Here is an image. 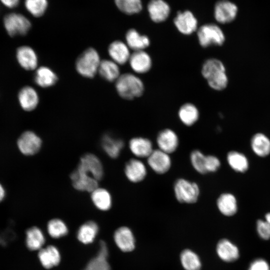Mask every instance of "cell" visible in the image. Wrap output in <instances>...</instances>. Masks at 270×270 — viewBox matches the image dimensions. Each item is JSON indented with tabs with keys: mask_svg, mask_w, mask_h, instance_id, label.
I'll list each match as a JSON object with an SVG mask.
<instances>
[{
	"mask_svg": "<svg viewBox=\"0 0 270 270\" xmlns=\"http://www.w3.org/2000/svg\"><path fill=\"white\" fill-rule=\"evenodd\" d=\"M201 74L212 90H222L228 86V76L224 63L216 58H210L202 64Z\"/></svg>",
	"mask_w": 270,
	"mask_h": 270,
	"instance_id": "1",
	"label": "cell"
},
{
	"mask_svg": "<svg viewBox=\"0 0 270 270\" xmlns=\"http://www.w3.org/2000/svg\"><path fill=\"white\" fill-rule=\"evenodd\" d=\"M115 82L118 94L125 100H132L138 98L142 95L144 91L142 80L134 74H122Z\"/></svg>",
	"mask_w": 270,
	"mask_h": 270,
	"instance_id": "2",
	"label": "cell"
},
{
	"mask_svg": "<svg viewBox=\"0 0 270 270\" xmlns=\"http://www.w3.org/2000/svg\"><path fill=\"white\" fill-rule=\"evenodd\" d=\"M101 60L98 51L93 48H88L78 56L75 68L82 76L92 78L98 72Z\"/></svg>",
	"mask_w": 270,
	"mask_h": 270,
	"instance_id": "3",
	"label": "cell"
},
{
	"mask_svg": "<svg viewBox=\"0 0 270 270\" xmlns=\"http://www.w3.org/2000/svg\"><path fill=\"white\" fill-rule=\"evenodd\" d=\"M174 192L176 200L182 204H194L200 194V188L197 183L182 178L174 182Z\"/></svg>",
	"mask_w": 270,
	"mask_h": 270,
	"instance_id": "4",
	"label": "cell"
},
{
	"mask_svg": "<svg viewBox=\"0 0 270 270\" xmlns=\"http://www.w3.org/2000/svg\"><path fill=\"white\" fill-rule=\"evenodd\" d=\"M200 45L204 48L212 46H221L225 42V36L222 29L214 24H206L197 30Z\"/></svg>",
	"mask_w": 270,
	"mask_h": 270,
	"instance_id": "5",
	"label": "cell"
},
{
	"mask_svg": "<svg viewBox=\"0 0 270 270\" xmlns=\"http://www.w3.org/2000/svg\"><path fill=\"white\" fill-rule=\"evenodd\" d=\"M4 24L8 34L11 36L25 35L31 27L30 22L27 18L16 12L6 15Z\"/></svg>",
	"mask_w": 270,
	"mask_h": 270,
	"instance_id": "6",
	"label": "cell"
},
{
	"mask_svg": "<svg viewBox=\"0 0 270 270\" xmlns=\"http://www.w3.org/2000/svg\"><path fill=\"white\" fill-rule=\"evenodd\" d=\"M78 169L88 174L98 181L100 180L104 175L102 164L95 154L88 153L80 158Z\"/></svg>",
	"mask_w": 270,
	"mask_h": 270,
	"instance_id": "7",
	"label": "cell"
},
{
	"mask_svg": "<svg viewBox=\"0 0 270 270\" xmlns=\"http://www.w3.org/2000/svg\"><path fill=\"white\" fill-rule=\"evenodd\" d=\"M146 159L148 165L156 174H164L172 166L170 154L158 148L154 149Z\"/></svg>",
	"mask_w": 270,
	"mask_h": 270,
	"instance_id": "8",
	"label": "cell"
},
{
	"mask_svg": "<svg viewBox=\"0 0 270 270\" xmlns=\"http://www.w3.org/2000/svg\"><path fill=\"white\" fill-rule=\"evenodd\" d=\"M41 138L34 132L27 130L24 132L18 138L17 145L22 154L25 156L36 154L41 148Z\"/></svg>",
	"mask_w": 270,
	"mask_h": 270,
	"instance_id": "9",
	"label": "cell"
},
{
	"mask_svg": "<svg viewBox=\"0 0 270 270\" xmlns=\"http://www.w3.org/2000/svg\"><path fill=\"white\" fill-rule=\"evenodd\" d=\"M156 143L158 148L170 154L177 150L180 140L177 134L173 130L166 128L158 133Z\"/></svg>",
	"mask_w": 270,
	"mask_h": 270,
	"instance_id": "10",
	"label": "cell"
},
{
	"mask_svg": "<svg viewBox=\"0 0 270 270\" xmlns=\"http://www.w3.org/2000/svg\"><path fill=\"white\" fill-rule=\"evenodd\" d=\"M124 174L127 179L133 183H138L144 180L148 174L145 164L140 158H134L126 163Z\"/></svg>",
	"mask_w": 270,
	"mask_h": 270,
	"instance_id": "11",
	"label": "cell"
},
{
	"mask_svg": "<svg viewBox=\"0 0 270 270\" xmlns=\"http://www.w3.org/2000/svg\"><path fill=\"white\" fill-rule=\"evenodd\" d=\"M128 63L132 70L137 74L148 72L152 66V58L145 50L134 51L131 54Z\"/></svg>",
	"mask_w": 270,
	"mask_h": 270,
	"instance_id": "12",
	"label": "cell"
},
{
	"mask_svg": "<svg viewBox=\"0 0 270 270\" xmlns=\"http://www.w3.org/2000/svg\"><path fill=\"white\" fill-rule=\"evenodd\" d=\"M174 22L177 30L184 35H190L198 30V20L189 10L178 12Z\"/></svg>",
	"mask_w": 270,
	"mask_h": 270,
	"instance_id": "13",
	"label": "cell"
},
{
	"mask_svg": "<svg viewBox=\"0 0 270 270\" xmlns=\"http://www.w3.org/2000/svg\"><path fill=\"white\" fill-rule=\"evenodd\" d=\"M237 12L238 8L234 4L227 0H220L215 4L214 18L220 24H227L235 18Z\"/></svg>",
	"mask_w": 270,
	"mask_h": 270,
	"instance_id": "14",
	"label": "cell"
},
{
	"mask_svg": "<svg viewBox=\"0 0 270 270\" xmlns=\"http://www.w3.org/2000/svg\"><path fill=\"white\" fill-rule=\"evenodd\" d=\"M74 188L80 191L92 192L98 187V182L84 172L75 169L70 175Z\"/></svg>",
	"mask_w": 270,
	"mask_h": 270,
	"instance_id": "15",
	"label": "cell"
},
{
	"mask_svg": "<svg viewBox=\"0 0 270 270\" xmlns=\"http://www.w3.org/2000/svg\"><path fill=\"white\" fill-rule=\"evenodd\" d=\"M131 152L138 158H147L154 150L152 142L143 136H136L128 142Z\"/></svg>",
	"mask_w": 270,
	"mask_h": 270,
	"instance_id": "16",
	"label": "cell"
},
{
	"mask_svg": "<svg viewBox=\"0 0 270 270\" xmlns=\"http://www.w3.org/2000/svg\"><path fill=\"white\" fill-rule=\"evenodd\" d=\"M130 50L126 42L116 40L110 44L108 51L111 60L118 65H122L128 62L131 55Z\"/></svg>",
	"mask_w": 270,
	"mask_h": 270,
	"instance_id": "17",
	"label": "cell"
},
{
	"mask_svg": "<svg viewBox=\"0 0 270 270\" xmlns=\"http://www.w3.org/2000/svg\"><path fill=\"white\" fill-rule=\"evenodd\" d=\"M16 56L18 64L24 69L32 70L36 68L38 58L31 47L28 46L19 47L16 50Z\"/></svg>",
	"mask_w": 270,
	"mask_h": 270,
	"instance_id": "18",
	"label": "cell"
},
{
	"mask_svg": "<svg viewBox=\"0 0 270 270\" xmlns=\"http://www.w3.org/2000/svg\"><path fill=\"white\" fill-rule=\"evenodd\" d=\"M114 240L122 252H130L134 249V237L130 229L127 226H121L115 231Z\"/></svg>",
	"mask_w": 270,
	"mask_h": 270,
	"instance_id": "19",
	"label": "cell"
},
{
	"mask_svg": "<svg viewBox=\"0 0 270 270\" xmlns=\"http://www.w3.org/2000/svg\"><path fill=\"white\" fill-rule=\"evenodd\" d=\"M108 251L106 243L101 240L97 254L90 260L83 270H110L108 262Z\"/></svg>",
	"mask_w": 270,
	"mask_h": 270,
	"instance_id": "20",
	"label": "cell"
},
{
	"mask_svg": "<svg viewBox=\"0 0 270 270\" xmlns=\"http://www.w3.org/2000/svg\"><path fill=\"white\" fill-rule=\"evenodd\" d=\"M18 99L22 108L28 112L34 110L39 102L37 92L30 86H25L20 90Z\"/></svg>",
	"mask_w": 270,
	"mask_h": 270,
	"instance_id": "21",
	"label": "cell"
},
{
	"mask_svg": "<svg viewBox=\"0 0 270 270\" xmlns=\"http://www.w3.org/2000/svg\"><path fill=\"white\" fill-rule=\"evenodd\" d=\"M148 10L150 18L155 22H164L170 13V6L164 0H150Z\"/></svg>",
	"mask_w": 270,
	"mask_h": 270,
	"instance_id": "22",
	"label": "cell"
},
{
	"mask_svg": "<svg viewBox=\"0 0 270 270\" xmlns=\"http://www.w3.org/2000/svg\"><path fill=\"white\" fill-rule=\"evenodd\" d=\"M126 43L134 52L145 50L150 46V41L148 36L141 34L134 28H130L126 34Z\"/></svg>",
	"mask_w": 270,
	"mask_h": 270,
	"instance_id": "23",
	"label": "cell"
},
{
	"mask_svg": "<svg viewBox=\"0 0 270 270\" xmlns=\"http://www.w3.org/2000/svg\"><path fill=\"white\" fill-rule=\"evenodd\" d=\"M101 146L109 157L116 158L120 154L124 144L122 140L116 138L109 134H106L102 138Z\"/></svg>",
	"mask_w": 270,
	"mask_h": 270,
	"instance_id": "24",
	"label": "cell"
},
{
	"mask_svg": "<svg viewBox=\"0 0 270 270\" xmlns=\"http://www.w3.org/2000/svg\"><path fill=\"white\" fill-rule=\"evenodd\" d=\"M58 80V77L54 72L46 66L38 68L34 76L35 83L43 88L53 86L56 83Z\"/></svg>",
	"mask_w": 270,
	"mask_h": 270,
	"instance_id": "25",
	"label": "cell"
},
{
	"mask_svg": "<svg viewBox=\"0 0 270 270\" xmlns=\"http://www.w3.org/2000/svg\"><path fill=\"white\" fill-rule=\"evenodd\" d=\"M216 250L219 258L226 262H234L239 256L237 246L226 239H222L218 242Z\"/></svg>",
	"mask_w": 270,
	"mask_h": 270,
	"instance_id": "26",
	"label": "cell"
},
{
	"mask_svg": "<svg viewBox=\"0 0 270 270\" xmlns=\"http://www.w3.org/2000/svg\"><path fill=\"white\" fill-rule=\"evenodd\" d=\"M180 121L186 126L194 124L200 118V112L196 106L190 102L183 104L178 111Z\"/></svg>",
	"mask_w": 270,
	"mask_h": 270,
	"instance_id": "27",
	"label": "cell"
},
{
	"mask_svg": "<svg viewBox=\"0 0 270 270\" xmlns=\"http://www.w3.org/2000/svg\"><path fill=\"white\" fill-rule=\"evenodd\" d=\"M216 206L221 214L228 216L234 215L238 210L236 199L230 193L222 194L217 199Z\"/></svg>",
	"mask_w": 270,
	"mask_h": 270,
	"instance_id": "28",
	"label": "cell"
},
{
	"mask_svg": "<svg viewBox=\"0 0 270 270\" xmlns=\"http://www.w3.org/2000/svg\"><path fill=\"white\" fill-rule=\"evenodd\" d=\"M38 256L42 266L48 269L57 266L60 260L59 251L53 246H48L46 248H41Z\"/></svg>",
	"mask_w": 270,
	"mask_h": 270,
	"instance_id": "29",
	"label": "cell"
},
{
	"mask_svg": "<svg viewBox=\"0 0 270 270\" xmlns=\"http://www.w3.org/2000/svg\"><path fill=\"white\" fill-rule=\"evenodd\" d=\"M98 72L102 78L110 82H116L121 74L119 65L111 60H102Z\"/></svg>",
	"mask_w": 270,
	"mask_h": 270,
	"instance_id": "30",
	"label": "cell"
},
{
	"mask_svg": "<svg viewBox=\"0 0 270 270\" xmlns=\"http://www.w3.org/2000/svg\"><path fill=\"white\" fill-rule=\"evenodd\" d=\"M91 199L98 210L106 211L112 205V198L109 192L105 188H97L91 192Z\"/></svg>",
	"mask_w": 270,
	"mask_h": 270,
	"instance_id": "31",
	"label": "cell"
},
{
	"mask_svg": "<svg viewBox=\"0 0 270 270\" xmlns=\"http://www.w3.org/2000/svg\"><path fill=\"white\" fill-rule=\"evenodd\" d=\"M251 147L257 156L265 157L270 154V140L262 133H256L251 139Z\"/></svg>",
	"mask_w": 270,
	"mask_h": 270,
	"instance_id": "32",
	"label": "cell"
},
{
	"mask_svg": "<svg viewBox=\"0 0 270 270\" xmlns=\"http://www.w3.org/2000/svg\"><path fill=\"white\" fill-rule=\"evenodd\" d=\"M98 231V226L97 224L94 221H88L79 228L77 238L81 242L88 244L94 240Z\"/></svg>",
	"mask_w": 270,
	"mask_h": 270,
	"instance_id": "33",
	"label": "cell"
},
{
	"mask_svg": "<svg viewBox=\"0 0 270 270\" xmlns=\"http://www.w3.org/2000/svg\"><path fill=\"white\" fill-rule=\"evenodd\" d=\"M44 242V236L38 228L32 226L26 230V244L29 250H40Z\"/></svg>",
	"mask_w": 270,
	"mask_h": 270,
	"instance_id": "34",
	"label": "cell"
},
{
	"mask_svg": "<svg viewBox=\"0 0 270 270\" xmlns=\"http://www.w3.org/2000/svg\"><path fill=\"white\" fill-rule=\"evenodd\" d=\"M226 160L230 167L237 172H244L248 169V160L244 154L240 152H230L227 154Z\"/></svg>",
	"mask_w": 270,
	"mask_h": 270,
	"instance_id": "35",
	"label": "cell"
},
{
	"mask_svg": "<svg viewBox=\"0 0 270 270\" xmlns=\"http://www.w3.org/2000/svg\"><path fill=\"white\" fill-rule=\"evenodd\" d=\"M180 262L185 270H200L202 264L199 256L190 250H184L180 256Z\"/></svg>",
	"mask_w": 270,
	"mask_h": 270,
	"instance_id": "36",
	"label": "cell"
},
{
	"mask_svg": "<svg viewBox=\"0 0 270 270\" xmlns=\"http://www.w3.org/2000/svg\"><path fill=\"white\" fill-rule=\"evenodd\" d=\"M48 234L53 238H60L66 236L68 228L66 224L61 220L54 218L50 220L47 224Z\"/></svg>",
	"mask_w": 270,
	"mask_h": 270,
	"instance_id": "37",
	"label": "cell"
},
{
	"mask_svg": "<svg viewBox=\"0 0 270 270\" xmlns=\"http://www.w3.org/2000/svg\"><path fill=\"white\" fill-rule=\"evenodd\" d=\"M118 8L128 14L139 12L142 9L141 0H114Z\"/></svg>",
	"mask_w": 270,
	"mask_h": 270,
	"instance_id": "38",
	"label": "cell"
},
{
	"mask_svg": "<svg viewBox=\"0 0 270 270\" xmlns=\"http://www.w3.org/2000/svg\"><path fill=\"white\" fill-rule=\"evenodd\" d=\"M205 155L199 150H194L190 154V160L192 166L198 173L204 174H207L206 170Z\"/></svg>",
	"mask_w": 270,
	"mask_h": 270,
	"instance_id": "39",
	"label": "cell"
},
{
	"mask_svg": "<svg viewBox=\"0 0 270 270\" xmlns=\"http://www.w3.org/2000/svg\"><path fill=\"white\" fill-rule=\"evenodd\" d=\"M24 5L27 10L36 17L42 16L48 6L47 0H25Z\"/></svg>",
	"mask_w": 270,
	"mask_h": 270,
	"instance_id": "40",
	"label": "cell"
},
{
	"mask_svg": "<svg viewBox=\"0 0 270 270\" xmlns=\"http://www.w3.org/2000/svg\"><path fill=\"white\" fill-rule=\"evenodd\" d=\"M220 166L219 158L214 155H206V170L207 174L216 172Z\"/></svg>",
	"mask_w": 270,
	"mask_h": 270,
	"instance_id": "41",
	"label": "cell"
},
{
	"mask_svg": "<svg viewBox=\"0 0 270 270\" xmlns=\"http://www.w3.org/2000/svg\"><path fill=\"white\" fill-rule=\"evenodd\" d=\"M256 230L261 238H270V224L266 220H259L256 222Z\"/></svg>",
	"mask_w": 270,
	"mask_h": 270,
	"instance_id": "42",
	"label": "cell"
},
{
	"mask_svg": "<svg viewBox=\"0 0 270 270\" xmlns=\"http://www.w3.org/2000/svg\"><path fill=\"white\" fill-rule=\"evenodd\" d=\"M248 270H270V268L264 260L258 258L250 264Z\"/></svg>",
	"mask_w": 270,
	"mask_h": 270,
	"instance_id": "43",
	"label": "cell"
},
{
	"mask_svg": "<svg viewBox=\"0 0 270 270\" xmlns=\"http://www.w3.org/2000/svg\"><path fill=\"white\" fill-rule=\"evenodd\" d=\"M0 2L8 8H14L20 2V0H0Z\"/></svg>",
	"mask_w": 270,
	"mask_h": 270,
	"instance_id": "44",
	"label": "cell"
},
{
	"mask_svg": "<svg viewBox=\"0 0 270 270\" xmlns=\"http://www.w3.org/2000/svg\"><path fill=\"white\" fill-rule=\"evenodd\" d=\"M6 192L3 186L0 184V202H2L5 197Z\"/></svg>",
	"mask_w": 270,
	"mask_h": 270,
	"instance_id": "45",
	"label": "cell"
},
{
	"mask_svg": "<svg viewBox=\"0 0 270 270\" xmlns=\"http://www.w3.org/2000/svg\"><path fill=\"white\" fill-rule=\"evenodd\" d=\"M265 220L270 224V212L267 213L266 214Z\"/></svg>",
	"mask_w": 270,
	"mask_h": 270,
	"instance_id": "46",
	"label": "cell"
}]
</instances>
